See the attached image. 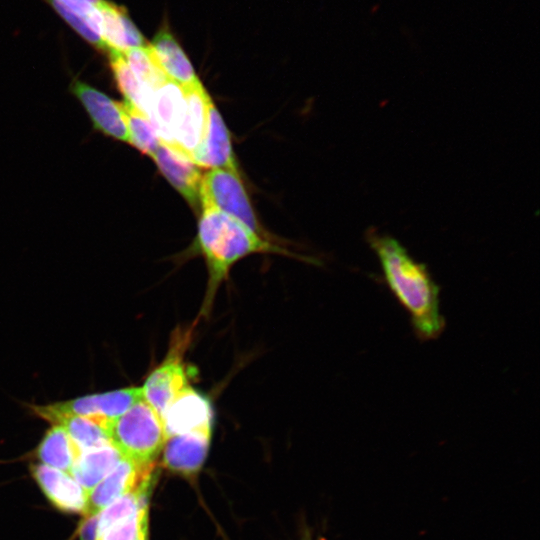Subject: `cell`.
<instances>
[{"label": "cell", "instance_id": "obj_1", "mask_svg": "<svg viewBox=\"0 0 540 540\" xmlns=\"http://www.w3.org/2000/svg\"><path fill=\"white\" fill-rule=\"evenodd\" d=\"M367 240L378 257L387 286L408 312L415 334L421 340L437 338L445 320L440 313L439 287L425 265L391 236L371 231Z\"/></svg>", "mask_w": 540, "mask_h": 540}, {"label": "cell", "instance_id": "obj_2", "mask_svg": "<svg viewBox=\"0 0 540 540\" xmlns=\"http://www.w3.org/2000/svg\"><path fill=\"white\" fill-rule=\"evenodd\" d=\"M202 209L198 223L196 247L204 257L208 281L201 314H209L215 295L228 273L241 258L253 253L287 252L270 243L235 218L206 201L199 202Z\"/></svg>", "mask_w": 540, "mask_h": 540}, {"label": "cell", "instance_id": "obj_3", "mask_svg": "<svg viewBox=\"0 0 540 540\" xmlns=\"http://www.w3.org/2000/svg\"><path fill=\"white\" fill-rule=\"evenodd\" d=\"M104 428L111 444L139 467L153 466L166 440L160 416L144 398Z\"/></svg>", "mask_w": 540, "mask_h": 540}, {"label": "cell", "instance_id": "obj_4", "mask_svg": "<svg viewBox=\"0 0 540 540\" xmlns=\"http://www.w3.org/2000/svg\"><path fill=\"white\" fill-rule=\"evenodd\" d=\"M192 327L174 331L169 351L141 387L144 400L160 416L169 404L188 387L189 376L183 355L191 340Z\"/></svg>", "mask_w": 540, "mask_h": 540}, {"label": "cell", "instance_id": "obj_5", "mask_svg": "<svg viewBox=\"0 0 540 540\" xmlns=\"http://www.w3.org/2000/svg\"><path fill=\"white\" fill-rule=\"evenodd\" d=\"M206 201L235 218L251 231L262 234L248 194L237 170L210 169L202 176L199 202ZM267 239V238H266Z\"/></svg>", "mask_w": 540, "mask_h": 540}, {"label": "cell", "instance_id": "obj_6", "mask_svg": "<svg viewBox=\"0 0 540 540\" xmlns=\"http://www.w3.org/2000/svg\"><path fill=\"white\" fill-rule=\"evenodd\" d=\"M141 399H143L141 387H130L47 406H34L33 409L47 421L61 415H75L91 418L104 427L107 422L124 414Z\"/></svg>", "mask_w": 540, "mask_h": 540}, {"label": "cell", "instance_id": "obj_7", "mask_svg": "<svg viewBox=\"0 0 540 540\" xmlns=\"http://www.w3.org/2000/svg\"><path fill=\"white\" fill-rule=\"evenodd\" d=\"M210 401L192 387H186L164 410L161 421L166 438L192 432H212Z\"/></svg>", "mask_w": 540, "mask_h": 540}, {"label": "cell", "instance_id": "obj_8", "mask_svg": "<svg viewBox=\"0 0 540 540\" xmlns=\"http://www.w3.org/2000/svg\"><path fill=\"white\" fill-rule=\"evenodd\" d=\"M185 96L181 86L167 80L151 91L146 115L160 141L168 147L174 144L185 114Z\"/></svg>", "mask_w": 540, "mask_h": 540}, {"label": "cell", "instance_id": "obj_9", "mask_svg": "<svg viewBox=\"0 0 540 540\" xmlns=\"http://www.w3.org/2000/svg\"><path fill=\"white\" fill-rule=\"evenodd\" d=\"M73 94L90 116L94 127L107 136L130 142L127 120L121 103L81 81H74Z\"/></svg>", "mask_w": 540, "mask_h": 540}, {"label": "cell", "instance_id": "obj_10", "mask_svg": "<svg viewBox=\"0 0 540 540\" xmlns=\"http://www.w3.org/2000/svg\"><path fill=\"white\" fill-rule=\"evenodd\" d=\"M31 474L55 508L85 515L88 493L71 474L45 464L32 465Z\"/></svg>", "mask_w": 540, "mask_h": 540}, {"label": "cell", "instance_id": "obj_11", "mask_svg": "<svg viewBox=\"0 0 540 540\" xmlns=\"http://www.w3.org/2000/svg\"><path fill=\"white\" fill-rule=\"evenodd\" d=\"M182 89L186 102L185 114L174 144L169 148L191 161L192 154L205 137L211 98L201 82Z\"/></svg>", "mask_w": 540, "mask_h": 540}, {"label": "cell", "instance_id": "obj_12", "mask_svg": "<svg viewBox=\"0 0 540 540\" xmlns=\"http://www.w3.org/2000/svg\"><path fill=\"white\" fill-rule=\"evenodd\" d=\"M153 466L139 467L123 457L89 493L86 514H97L119 497L133 490L148 474Z\"/></svg>", "mask_w": 540, "mask_h": 540}, {"label": "cell", "instance_id": "obj_13", "mask_svg": "<svg viewBox=\"0 0 540 540\" xmlns=\"http://www.w3.org/2000/svg\"><path fill=\"white\" fill-rule=\"evenodd\" d=\"M191 161L200 167L237 170L229 132L212 99L208 105L207 128L201 145Z\"/></svg>", "mask_w": 540, "mask_h": 540}, {"label": "cell", "instance_id": "obj_14", "mask_svg": "<svg viewBox=\"0 0 540 540\" xmlns=\"http://www.w3.org/2000/svg\"><path fill=\"white\" fill-rule=\"evenodd\" d=\"M152 158L166 179L189 204L195 209L200 206L199 192L203 175L198 166L161 141Z\"/></svg>", "mask_w": 540, "mask_h": 540}, {"label": "cell", "instance_id": "obj_15", "mask_svg": "<svg viewBox=\"0 0 540 540\" xmlns=\"http://www.w3.org/2000/svg\"><path fill=\"white\" fill-rule=\"evenodd\" d=\"M210 440L211 432H192L167 437L162 449L164 465L178 473H195L205 461Z\"/></svg>", "mask_w": 540, "mask_h": 540}, {"label": "cell", "instance_id": "obj_16", "mask_svg": "<svg viewBox=\"0 0 540 540\" xmlns=\"http://www.w3.org/2000/svg\"><path fill=\"white\" fill-rule=\"evenodd\" d=\"M149 47L169 80L182 88L200 82L190 60L167 28L158 31Z\"/></svg>", "mask_w": 540, "mask_h": 540}, {"label": "cell", "instance_id": "obj_17", "mask_svg": "<svg viewBox=\"0 0 540 540\" xmlns=\"http://www.w3.org/2000/svg\"><path fill=\"white\" fill-rule=\"evenodd\" d=\"M124 456L111 444L81 451L70 474L89 493Z\"/></svg>", "mask_w": 540, "mask_h": 540}, {"label": "cell", "instance_id": "obj_18", "mask_svg": "<svg viewBox=\"0 0 540 540\" xmlns=\"http://www.w3.org/2000/svg\"><path fill=\"white\" fill-rule=\"evenodd\" d=\"M36 452L42 464L69 474L80 453L68 433L59 425H53L46 432Z\"/></svg>", "mask_w": 540, "mask_h": 540}, {"label": "cell", "instance_id": "obj_19", "mask_svg": "<svg viewBox=\"0 0 540 540\" xmlns=\"http://www.w3.org/2000/svg\"><path fill=\"white\" fill-rule=\"evenodd\" d=\"M49 422L63 427L79 452L111 443L104 427L91 418L61 415Z\"/></svg>", "mask_w": 540, "mask_h": 540}, {"label": "cell", "instance_id": "obj_20", "mask_svg": "<svg viewBox=\"0 0 540 540\" xmlns=\"http://www.w3.org/2000/svg\"><path fill=\"white\" fill-rule=\"evenodd\" d=\"M110 66L118 89L131 103L146 113L150 90L145 88L131 70L123 52L109 50Z\"/></svg>", "mask_w": 540, "mask_h": 540}, {"label": "cell", "instance_id": "obj_21", "mask_svg": "<svg viewBox=\"0 0 540 540\" xmlns=\"http://www.w3.org/2000/svg\"><path fill=\"white\" fill-rule=\"evenodd\" d=\"M124 110L130 137V144L150 157L160 145V139L147 115L131 103L124 101Z\"/></svg>", "mask_w": 540, "mask_h": 540}, {"label": "cell", "instance_id": "obj_22", "mask_svg": "<svg viewBox=\"0 0 540 540\" xmlns=\"http://www.w3.org/2000/svg\"><path fill=\"white\" fill-rule=\"evenodd\" d=\"M123 54L137 79L148 90L152 91L169 80L152 54L149 44L128 49Z\"/></svg>", "mask_w": 540, "mask_h": 540}, {"label": "cell", "instance_id": "obj_23", "mask_svg": "<svg viewBox=\"0 0 540 540\" xmlns=\"http://www.w3.org/2000/svg\"><path fill=\"white\" fill-rule=\"evenodd\" d=\"M101 13V36L106 50L125 52L128 50L124 25L125 9L102 0L98 5Z\"/></svg>", "mask_w": 540, "mask_h": 540}, {"label": "cell", "instance_id": "obj_24", "mask_svg": "<svg viewBox=\"0 0 540 540\" xmlns=\"http://www.w3.org/2000/svg\"><path fill=\"white\" fill-rule=\"evenodd\" d=\"M147 530L148 501H145L135 513L108 528L97 540H139Z\"/></svg>", "mask_w": 540, "mask_h": 540}, {"label": "cell", "instance_id": "obj_25", "mask_svg": "<svg viewBox=\"0 0 540 540\" xmlns=\"http://www.w3.org/2000/svg\"><path fill=\"white\" fill-rule=\"evenodd\" d=\"M57 13L86 41L100 50H106L102 39L90 28L87 15L74 13L58 0H48Z\"/></svg>", "mask_w": 540, "mask_h": 540}, {"label": "cell", "instance_id": "obj_26", "mask_svg": "<svg viewBox=\"0 0 540 540\" xmlns=\"http://www.w3.org/2000/svg\"><path fill=\"white\" fill-rule=\"evenodd\" d=\"M99 513L86 514L79 528L80 540H96L98 535Z\"/></svg>", "mask_w": 540, "mask_h": 540}, {"label": "cell", "instance_id": "obj_27", "mask_svg": "<svg viewBox=\"0 0 540 540\" xmlns=\"http://www.w3.org/2000/svg\"><path fill=\"white\" fill-rule=\"evenodd\" d=\"M68 9L82 16L88 15L102 0H58Z\"/></svg>", "mask_w": 540, "mask_h": 540}, {"label": "cell", "instance_id": "obj_28", "mask_svg": "<svg viewBox=\"0 0 540 540\" xmlns=\"http://www.w3.org/2000/svg\"><path fill=\"white\" fill-rule=\"evenodd\" d=\"M147 535H148V530L142 533L139 540H147Z\"/></svg>", "mask_w": 540, "mask_h": 540}]
</instances>
